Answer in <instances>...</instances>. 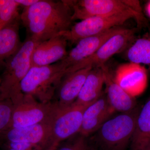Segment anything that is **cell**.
Wrapping results in <instances>:
<instances>
[{"label":"cell","instance_id":"6da1fadb","mask_svg":"<svg viewBox=\"0 0 150 150\" xmlns=\"http://www.w3.org/2000/svg\"><path fill=\"white\" fill-rule=\"evenodd\" d=\"M72 13L66 1L39 0L24 8L20 16L28 36L39 43L61 35L69 30L73 21Z\"/></svg>","mask_w":150,"mask_h":150},{"label":"cell","instance_id":"7a4b0ae2","mask_svg":"<svg viewBox=\"0 0 150 150\" xmlns=\"http://www.w3.org/2000/svg\"><path fill=\"white\" fill-rule=\"evenodd\" d=\"M66 69L60 62L48 66L31 67L20 84L23 93L39 102H52Z\"/></svg>","mask_w":150,"mask_h":150},{"label":"cell","instance_id":"3957f363","mask_svg":"<svg viewBox=\"0 0 150 150\" xmlns=\"http://www.w3.org/2000/svg\"><path fill=\"white\" fill-rule=\"evenodd\" d=\"M38 43L27 37L16 53L6 62L0 76V99L13 101L22 95L21 83L31 68V55Z\"/></svg>","mask_w":150,"mask_h":150},{"label":"cell","instance_id":"277c9868","mask_svg":"<svg viewBox=\"0 0 150 150\" xmlns=\"http://www.w3.org/2000/svg\"><path fill=\"white\" fill-rule=\"evenodd\" d=\"M140 109L121 113L105 122L96 132L94 140L101 150H126L135 131Z\"/></svg>","mask_w":150,"mask_h":150},{"label":"cell","instance_id":"5b68a950","mask_svg":"<svg viewBox=\"0 0 150 150\" xmlns=\"http://www.w3.org/2000/svg\"><path fill=\"white\" fill-rule=\"evenodd\" d=\"M71 8L73 21L96 16H109L128 13L137 18L140 24L145 18L139 1L133 0L66 1Z\"/></svg>","mask_w":150,"mask_h":150},{"label":"cell","instance_id":"8992f818","mask_svg":"<svg viewBox=\"0 0 150 150\" xmlns=\"http://www.w3.org/2000/svg\"><path fill=\"white\" fill-rule=\"evenodd\" d=\"M10 128H21L52 120L58 107L55 102L43 103L23 94L13 103Z\"/></svg>","mask_w":150,"mask_h":150},{"label":"cell","instance_id":"52a82bcc","mask_svg":"<svg viewBox=\"0 0 150 150\" xmlns=\"http://www.w3.org/2000/svg\"><path fill=\"white\" fill-rule=\"evenodd\" d=\"M131 18L134 19L137 22L136 16L128 13L88 18L77 23L61 35L67 41L77 43L83 38L98 35L111 28L119 27Z\"/></svg>","mask_w":150,"mask_h":150},{"label":"cell","instance_id":"ba28073f","mask_svg":"<svg viewBox=\"0 0 150 150\" xmlns=\"http://www.w3.org/2000/svg\"><path fill=\"white\" fill-rule=\"evenodd\" d=\"M90 105L79 104L74 102L66 108L57 109L52 120L49 146L58 147L61 143L79 133L84 112Z\"/></svg>","mask_w":150,"mask_h":150},{"label":"cell","instance_id":"9c48e42d","mask_svg":"<svg viewBox=\"0 0 150 150\" xmlns=\"http://www.w3.org/2000/svg\"><path fill=\"white\" fill-rule=\"evenodd\" d=\"M137 30L135 28H121L91 56L79 64L66 70V74L78 70L91 67L99 68L105 66L108 60L115 54L123 51L135 37Z\"/></svg>","mask_w":150,"mask_h":150},{"label":"cell","instance_id":"30bf717a","mask_svg":"<svg viewBox=\"0 0 150 150\" xmlns=\"http://www.w3.org/2000/svg\"><path fill=\"white\" fill-rule=\"evenodd\" d=\"M52 120L26 127L10 128L0 134V140L4 142L30 143L45 149L50 146Z\"/></svg>","mask_w":150,"mask_h":150},{"label":"cell","instance_id":"8fae6325","mask_svg":"<svg viewBox=\"0 0 150 150\" xmlns=\"http://www.w3.org/2000/svg\"><path fill=\"white\" fill-rule=\"evenodd\" d=\"M113 78L124 91L134 98L143 93L147 86V71L139 64L129 62L120 65Z\"/></svg>","mask_w":150,"mask_h":150},{"label":"cell","instance_id":"7c38bea8","mask_svg":"<svg viewBox=\"0 0 150 150\" xmlns=\"http://www.w3.org/2000/svg\"><path fill=\"white\" fill-rule=\"evenodd\" d=\"M122 28H114L98 35L81 39L60 62L66 70L79 64L91 56L103 43Z\"/></svg>","mask_w":150,"mask_h":150},{"label":"cell","instance_id":"4fadbf2b","mask_svg":"<svg viewBox=\"0 0 150 150\" xmlns=\"http://www.w3.org/2000/svg\"><path fill=\"white\" fill-rule=\"evenodd\" d=\"M115 111L108 101L105 92L103 91L95 102L86 108L79 134L88 137L96 132Z\"/></svg>","mask_w":150,"mask_h":150},{"label":"cell","instance_id":"5bb4252c","mask_svg":"<svg viewBox=\"0 0 150 150\" xmlns=\"http://www.w3.org/2000/svg\"><path fill=\"white\" fill-rule=\"evenodd\" d=\"M92 67L78 70L65 75L56 90L53 102L59 109L71 105L76 101Z\"/></svg>","mask_w":150,"mask_h":150},{"label":"cell","instance_id":"9a60e30c","mask_svg":"<svg viewBox=\"0 0 150 150\" xmlns=\"http://www.w3.org/2000/svg\"><path fill=\"white\" fill-rule=\"evenodd\" d=\"M67 42L59 35L38 43L31 55V67L48 66L62 61L68 53Z\"/></svg>","mask_w":150,"mask_h":150},{"label":"cell","instance_id":"2e32d148","mask_svg":"<svg viewBox=\"0 0 150 150\" xmlns=\"http://www.w3.org/2000/svg\"><path fill=\"white\" fill-rule=\"evenodd\" d=\"M104 71L105 93L110 104L115 111L121 113L131 112L137 108L136 98L124 91L115 82L113 76L105 65Z\"/></svg>","mask_w":150,"mask_h":150},{"label":"cell","instance_id":"e0dca14e","mask_svg":"<svg viewBox=\"0 0 150 150\" xmlns=\"http://www.w3.org/2000/svg\"><path fill=\"white\" fill-rule=\"evenodd\" d=\"M20 21L19 16L0 30V67H4L22 44L19 35Z\"/></svg>","mask_w":150,"mask_h":150},{"label":"cell","instance_id":"ac0fdd59","mask_svg":"<svg viewBox=\"0 0 150 150\" xmlns=\"http://www.w3.org/2000/svg\"><path fill=\"white\" fill-rule=\"evenodd\" d=\"M104 71L102 67L93 68L89 72L75 103L88 105L93 103L103 93Z\"/></svg>","mask_w":150,"mask_h":150},{"label":"cell","instance_id":"d6986e66","mask_svg":"<svg viewBox=\"0 0 150 150\" xmlns=\"http://www.w3.org/2000/svg\"><path fill=\"white\" fill-rule=\"evenodd\" d=\"M150 144V97L138 114L130 150H145Z\"/></svg>","mask_w":150,"mask_h":150},{"label":"cell","instance_id":"ffe728a7","mask_svg":"<svg viewBox=\"0 0 150 150\" xmlns=\"http://www.w3.org/2000/svg\"><path fill=\"white\" fill-rule=\"evenodd\" d=\"M126 56L131 63L150 65V39L141 38L137 40L128 49Z\"/></svg>","mask_w":150,"mask_h":150},{"label":"cell","instance_id":"44dd1931","mask_svg":"<svg viewBox=\"0 0 150 150\" xmlns=\"http://www.w3.org/2000/svg\"><path fill=\"white\" fill-rule=\"evenodd\" d=\"M15 0H0V30L20 16Z\"/></svg>","mask_w":150,"mask_h":150},{"label":"cell","instance_id":"7402d4cb","mask_svg":"<svg viewBox=\"0 0 150 150\" xmlns=\"http://www.w3.org/2000/svg\"><path fill=\"white\" fill-rule=\"evenodd\" d=\"M56 150H96L90 144L88 137L76 134L61 143Z\"/></svg>","mask_w":150,"mask_h":150},{"label":"cell","instance_id":"603a6c76","mask_svg":"<svg viewBox=\"0 0 150 150\" xmlns=\"http://www.w3.org/2000/svg\"><path fill=\"white\" fill-rule=\"evenodd\" d=\"M13 109L11 99H0V134L10 128Z\"/></svg>","mask_w":150,"mask_h":150},{"label":"cell","instance_id":"cb8c5ba5","mask_svg":"<svg viewBox=\"0 0 150 150\" xmlns=\"http://www.w3.org/2000/svg\"><path fill=\"white\" fill-rule=\"evenodd\" d=\"M19 6H22L24 8L29 7L35 4L39 0H15Z\"/></svg>","mask_w":150,"mask_h":150},{"label":"cell","instance_id":"d4e9b609","mask_svg":"<svg viewBox=\"0 0 150 150\" xmlns=\"http://www.w3.org/2000/svg\"><path fill=\"white\" fill-rule=\"evenodd\" d=\"M57 148V147L55 146H51L45 149L44 150H56Z\"/></svg>","mask_w":150,"mask_h":150},{"label":"cell","instance_id":"484cf974","mask_svg":"<svg viewBox=\"0 0 150 150\" xmlns=\"http://www.w3.org/2000/svg\"><path fill=\"white\" fill-rule=\"evenodd\" d=\"M146 11L148 15L150 17V1L148 3L147 5Z\"/></svg>","mask_w":150,"mask_h":150},{"label":"cell","instance_id":"4316f807","mask_svg":"<svg viewBox=\"0 0 150 150\" xmlns=\"http://www.w3.org/2000/svg\"><path fill=\"white\" fill-rule=\"evenodd\" d=\"M5 149L6 150H21L15 149H10V148H6V149Z\"/></svg>","mask_w":150,"mask_h":150},{"label":"cell","instance_id":"83f0119b","mask_svg":"<svg viewBox=\"0 0 150 150\" xmlns=\"http://www.w3.org/2000/svg\"><path fill=\"white\" fill-rule=\"evenodd\" d=\"M145 150H150V144H149V146H148L147 148Z\"/></svg>","mask_w":150,"mask_h":150},{"label":"cell","instance_id":"f1b7e54d","mask_svg":"<svg viewBox=\"0 0 150 150\" xmlns=\"http://www.w3.org/2000/svg\"><path fill=\"white\" fill-rule=\"evenodd\" d=\"M0 81H1V76H0Z\"/></svg>","mask_w":150,"mask_h":150}]
</instances>
